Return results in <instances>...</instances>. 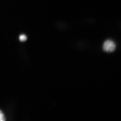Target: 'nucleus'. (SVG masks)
I'll use <instances>...</instances> for the list:
<instances>
[{"instance_id": "2", "label": "nucleus", "mask_w": 121, "mask_h": 121, "mask_svg": "<svg viewBox=\"0 0 121 121\" xmlns=\"http://www.w3.org/2000/svg\"><path fill=\"white\" fill-rule=\"evenodd\" d=\"M5 118L4 114L1 110H0V121H5Z\"/></svg>"}, {"instance_id": "3", "label": "nucleus", "mask_w": 121, "mask_h": 121, "mask_svg": "<svg viewBox=\"0 0 121 121\" xmlns=\"http://www.w3.org/2000/svg\"><path fill=\"white\" fill-rule=\"evenodd\" d=\"M27 39V37L25 35H21L20 36L19 39L21 41H26Z\"/></svg>"}, {"instance_id": "1", "label": "nucleus", "mask_w": 121, "mask_h": 121, "mask_svg": "<svg viewBox=\"0 0 121 121\" xmlns=\"http://www.w3.org/2000/svg\"><path fill=\"white\" fill-rule=\"evenodd\" d=\"M116 44L114 41L110 39L106 40L103 43V48L104 51L107 52H111L115 50Z\"/></svg>"}]
</instances>
